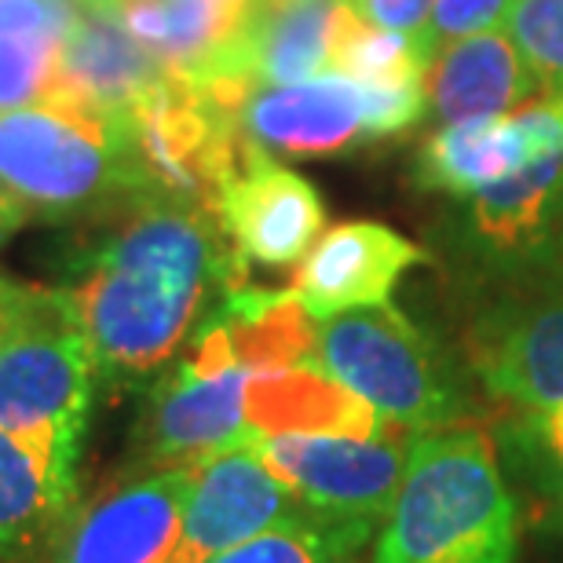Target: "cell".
Masks as SVG:
<instances>
[{"label": "cell", "instance_id": "1", "mask_svg": "<svg viewBox=\"0 0 563 563\" xmlns=\"http://www.w3.org/2000/svg\"><path fill=\"white\" fill-rule=\"evenodd\" d=\"M74 267L66 300L81 325L99 380L132 388L173 363L201 325L212 292L245 282V261L212 212L136 201Z\"/></svg>", "mask_w": 563, "mask_h": 563}, {"label": "cell", "instance_id": "2", "mask_svg": "<svg viewBox=\"0 0 563 563\" xmlns=\"http://www.w3.org/2000/svg\"><path fill=\"white\" fill-rule=\"evenodd\" d=\"M516 556L520 512L490 432L465 421L413 435L374 563H516Z\"/></svg>", "mask_w": 563, "mask_h": 563}, {"label": "cell", "instance_id": "3", "mask_svg": "<svg viewBox=\"0 0 563 563\" xmlns=\"http://www.w3.org/2000/svg\"><path fill=\"white\" fill-rule=\"evenodd\" d=\"M0 187L26 220L103 223L140 198L129 165L125 121L70 103L0 114Z\"/></svg>", "mask_w": 563, "mask_h": 563}, {"label": "cell", "instance_id": "4", "mask_svg": "<svg viewBox=\"0 0 563 563\" xmlns=\"http://www.w3.org/2000/svg\"><path fill=\"white\" fill-rule=\"evenodd\" d=\"M314 363L410 435L472 418L468 385L450 355L391 303L322 322Z\"/></svg>", "mask_w": 563, "mask_h": 563}, {"label": "cell", "instance_id": "5", "mask_svg": "<svg viewBox=\"0 0 563 563\" xmlns=\"http://www.w3.org/2000/svg\"><path fill=\"white\" fill-rule=\"evenodd\" d=\"M129 165L140 198L173 201L217 217L223 187L239 173L250 140L190 77L168 74L125 118Z\"/></svg>", "mask_w": 563, "mask_h": 563}, {"label": "cell", "instance_id": "6", "mask_svg": "<svg viewBox=\"0 0 563 563\" xmlns=\"http://www.w3.org/2000/svg\"><path fill=\"white\" fill-rule=\"evenodd\" d=\"M99 385L96 358L66 292L41 286L33 308L0 341V428L85 443Z\"/></svg>", "mask_w": 563, "mask_h": 563}, {"label": "cell", "instance_id": "7", "mask_svg": "<svg viewBox=\"0 0 563 563\" xmlns=\"http://www.w3.org/2000/svg\"><path fill=\"white\" fill-rule=\"evenodd\" d=\"M465 358L479 388L516 413L563 399V261L505 278L465 330Z\"/></svg>", "mask_w": 563, "mask_h": 563}, {"label": "cell", "instance_id": "8", "mask_svg": "<svg viewBox=\"0 0 563 563\" xmlns=\"http://www.w3.org/2000/svg\"><path fill=\"white\" fill-rule=\"evenodd\" d=\"M516 118L531 143L523 168L468 198V245L505 278L563 261V99H538Z\"/></svg>", "mask_w": 563, "mask_h": 563}, {"label": "cell", "instance_id": "9", "mask_svg": "<svg viewBox=\"0 0 563 563\" xmlns=\"http://www.w3.org/2000/svg\"><path fill=\"white\" fill-rule=\"evenodd\" d=\"M253 369L234 358L187 352L146 388L136 421V454L146 468L190 465L253 439L245 391Z\"/></svg>", "mask_w": 563, "mask_h": 563}, {"label": "cell", "instance_id": "10", "mask_svg": "<svg viewBox=\"0 0 563 563\" xmlns=\"http://www.w3.org/2000/svg\"><path fill=\"white\" fill-rule=\"evenodd\" d=\"M410 439L399 432L377 439L282 432L253 435L250 446L311 512L380 523L399 490Z\"/></svg>", "mask_w": 563, "mask_h": 563}, {"label": "cell", "instance_id": "11", "mask_svg": "<svg viewBox=\"0 0 563 563\" xmlns=\"http://www.w3.org/2000/svg\"><path fill=\"white\" fill-rule=\"evenodd\" d=\"M195 487L190 465L146 468L99 494L55 534L48 563H168Z\"/></svg>", "mask_w": 563, "mask_h": 563}, {"label": "cell", "instance_id": "12", "mask_svg": "<svg viewBox=\"0 0 563 563\" xmlns=\"http://www.w3.org/2000/svg\"><path fill=\"white\" fill-rule=\"evenodd\" d=\"M303 516H311V509L256 457L250 443L220 450L195 461V487L168 563H206Z\"/></svg>", "mask_w": 563, "mask_h": 563}, {"label": "cell", "instance_id": "13", "mask_svg": "<svg viewBox=\"0 0 563 563\" xmlns=\"http://www.w3.org/2000/svg\"><path fill=\"white\" fill-rule=\"evenodd\" d=\"M217 220L245 264L272 272L300 264L325 234L322 195L261 146H250L242 168L223 187Z\"/></svg>", "mask_w": 563, "mask_h": 563}, {"label": "cell", "instance_id": "14", "mask_svg": "<svg viewBox=\"0 0 563 563\" xmlns=\"http://www.w3.org/2000/svg\"><path fill=\"white\" fill-rule=\"evenodd\" d=\"M421 261V245L388 223L347 220L325 231L297 264L292 292L314 322H330L336 314L391 303L399 278Z\"/></svg>", "mask_w": 563, "mask_h": 563}, {"label": "cell", "instance_id": "15", "mask_svg": "<svg viewBox=\"0 0 563 563\" xmlns=\"http://www.w3.org/2000/svg\"><path fill=\"white\" fill-rule=\"evenodd\" d=\"M165 77L114 11H85L59 44L52 88L44 103H70L99 118L125 121L129 110Z\"/></svg>", "mask_w": 563, "mask_h": 563}, {"label": "cell", "instance_id": "16", "mask_svg": "<svg viewBox=\"0 0 563 563\" xmlns=\"http://www.w3.org/2000/svg\"><path fill=\"white\" fill-rule=\"evenodd\" d=\"M239 125L261 151L330 157L366 140L363 85L344 74H322L300 85L256 88L245 99Z\"/></svg>", "mask_w": 563, "mask_h": 563}, {"label": "cell", "instance_id": "17", "mask_svg": "<svg viewBox=\"0 0 563 563\" xmlns=\"http://www.w3.org/2000/svg\"><path fill=\"white\" fill-rule=\"evenodd\" d=\"M77 457V439L0 428V560L59 527L74 501Z\"/></svg>", "mask_w": 563, "mask_h": 563}, {"label": "cell", "instance_id": "18", "mask_svg": "<svg viewBox=\"0 0 563 563\" xmlns=\"http://www.w3.org/2000/svg\"><path fill=\"white\" fill-rule=\"evenodd\" d=\"M538 92L542 88L527 70L520 48L498 30L443 44L424 74V96L443 125L509 114L512 107L534 103Z\"/></svg>", "mask_w": 563, "mask_h": 563}, {"label": "cell", "instance_id": "19", "mask_svg": "<svg viewBox=\"0 0 563 563\" xmlns=\"http://www.w3.org/2000/svg\"><path fill=\"white\" fill-rule=\"evenodd\" d=\"M245 413H250L253 435L308 432L377 439L388 432V421L341 380H333L314 358L253 374L245 391Z\"/></svg>", "mask_w": 563, "mask_h": 563}, {"label": "cell", "instance_id": "20", "mask_svg": "<svg viewBox=\"0 0 563 563\" xmlns=\"http://www.w3.org/2000/svg\"><path fill=\"white\" fill-rule=\"evenodd\" d=\"M344 0H256L245 26V63L256 85H300L333 70Z\"/></svg>", "mask_w": 563, "mask_h": 563}, {"label": "cell", "instance_id": "21", "mask_svg": "<svg viewBox=\"0 0 563 563\" xmlns=\"http://www.w3.org/2000/svg\"><path fill=\"white\" fill-rule=\"evenodd\" d=\"M527 154H531V143L516 114L450 121L421 146L418 184L424 190L472 198L523 168Z\"/></svg>", "mask_w": 563, "mask_h": 563}, {"label": "cell", "instance_id": "22", "mask_svg": "<svg viewBox=\"0 0 563 563\" xmlns=\"http://www.w3.org/2000/svg\"><path fill=\"white\" fill-rule=\"evenodd\" d=\"M212 319L228 330L239 363L253 374L314 358L319 330L292 289H256L239 282L220 297Z\"/></svg>", "mask_w": 563, "mask_h": 563}, {"label": "cell", "instance_id": "23", "mask_svg": "<svg viewBox=\"0 0 563 563\" xmlns=\"http://www.w3.org/2000/svg\"><path fill=\"white\" fill-rule=\"evenodd\" d=\"M333 74L369 88H413L424 85L428 59L413 37L374 26L358 15L352 0H344L333 41Z\"/></svg>", "mask_w": 563, "mask_h": 563}, {"label": "cell", "instance_id": "24", "mask_svg": "<svg viewBox=\"0 0 563 563\" xmlns=\"http://www.w3.org/2000/svg\"><path fill=\"white\" fill-rule=\"evenodd\" d=\"M374 527L377 523L366 520H330L322 512H311L303 520L256 534L206 563H355Z\"/></svg>", "mask_w": 563, "mask_h": 563}, {"label": "cell", "instance_id": "25", "mask_svg": "<svg viewBox=\"0 0 563 563\" xmlns=\"http://www.w3.org/2000/svg\"><path fill=\"white\" fill-rule=\"evenodd\" d=\"M509 37L545 99H563V0H512Z\"/></svg>", "mask_w": 563, "mask_h": 563}, {"label": "cell", "instance_id": "26", "mask_svg": "<svg viewBox=\"0 0 563 563\" xmlns=\"http://www.w3.org/2000/svg\"><path fill=\"white\" fill-rule=\"evenodd\" d=\"M59 44L52 37H0V114L44 103Z\"/></svg>", "mask_w": 563, "mask_h": 563}, {"label": "cell", "instance_id": "27", "mask_svg": "<svg viewBox=\"0 0 563 563\" xmlns=\"http://www.w3.org/2000/svg\"><path fill=\"white\" fill-rule=\"evenodd\" d=\"M512 0H432V15L418 33V48L428 63L443 44H454L461 37L498 30L501 19H509Z\"/></svg>", "mask_w": 563, "mask_h": 563}, {"label": "cell", "instance_id": "28", "mask_svg": "<svg viewBox=\"0 0 563 563\" xmlns=\"http://www.w3.org/2000/svg\"><path fill=\"white\" fill-rule=\"evenodd\" d=\"M81 15L77 0H0V37L63 41Z\"/></svg>", "mask_w": 563, "mask_h": 563}, {"label": "cell", "instance_id": "29", "mask_svg": "<svg viewBox=\"0 0 563 563\" xmlns=\"http://www.w3.org/2000/svg\"><path fill=\"white\" fill-rule=\"evenodd\" d=\"M424 118V85L413 88H369L363 85L366 140H388L413 129Z\"/></svg>", "mask_w": 563, "mask_h": 563}, {"label": "cell", "instance_id": "30", "mask_svg": "<svg viewBox=\"0 0 563 563\" xmlns=\"http://www.w3.org/2000/svg\"><path fill=\"white\" fill-rule=\"evenodd\" d=\"M512 439L527 454L531 472L545 465H563V399L545 410L520 413V421L512 428Z\"/></svg>", "mask_w": 563, "mask_h": 563}, {"label": "cell", "instance_id": "31", "mask_svg": "<svg viewBox=\"0 0 563 563\" xmlns=\"http://www.w3.org/2000/svg\"><path fill=\"white\" fill-rule=\"evenodd\" d=\"M352 4L366 22H374L380 30L407 33L413 41L432 15V0H352Z\"/></svg>", "mask_w": 563, "mask_h": 563}, {"label": "cell", "instance_id": "32", "mask_svg": "<svg viewBox=\"0 0 563 563\" xmlns=\"http://www.w3.org/2000/svg\"><path fill=\"white\" fill-rule=\"evenodd\" d=\"M37 292H41V286H26V282L0 275V341L22 322V314L33 308Z\"/></svg>", "mask_w": 563, "mask_h": 563}, {"label": "cell", "instance_id": "33", "mask_svg": "<svg viewBox=\"0 0 563 563\" xmlns=\"http://www.w3.org/2000/svg\"><path fill=\"white\" fill-rule=\"evenodd\" d=\"M538 483L545 487V494L553 498L560 509H563V465H545V468H534Z\"/></svg>", "mask_w": 563, "mask_h": 563}, {"label": "cell", "instance_id": "34", "mask_svg": "<svg viewBox=\"0 0 563 563\" xmlns=\"http://www.w3.org/2000/svg\"><path fill=\"white\" fill-rule=\"evenodd\" d=\"M85 11H114L118 8V0H77Z\"/></svg>", "mask_w": 563, "mask_h": 563}, {"label": "cell", "instance_id": "35", "mask_svg": "<svg viewBox=\"0 0 563 563\" xmlns=\"http://www.w3.org/2000/svg\"><path fill=\"white\" fill-rule=\"evenodd\" d=\"M560 253H563V195H560Z\"/></svg>", "mask_w": 563, "mask_h": 563}]
</instances>
